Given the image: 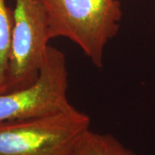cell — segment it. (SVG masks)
<instances>
[{
    "label": "cell",
    "mask_w": 155,
    "mask_h": 155,
    "mask_svg": "<svg viewBox=\"0 0 155 155\" xmlns=\"http://www.w3.org/2000/svg\"><path fill=\"white\" fill-rule=\"evenodd\" d=\"M12 40V11L0 0V93L7 91Z\"/></svg>",
    "instance_id": "6"
},
{
    "label": "cell",
    "mask_w": 155,
    "mask_h": 155,
    "mask_svg": "<svg viewBox=\"0 0 155 155\" xmlns=\"http://www.w3.org/2000/svg\"><path fill=\"white\" fill-rule=\"evenodd\" d=\"M67 90L66 55L49 45L38 77L32 84L0 93V123L72 110L74 106L68 99Z\"/></svg>",
    "instance_id": "3"
},
{
    "label": "cell",
    "mask_w": 155,
    "mask_h": 155,
    "mask_svg": "<svg viewBox=\"0 0 155 155\" xmlns=\"http://www.w3.org/2000/svg\"><path fill=\"white\" fill-rule=\"evenodd\" d=\"M91 128L75 107L48 116L0 123V155H68Z\"/></svg>",
    "instance_id": "2"
},
{
    "label": "cell",
    "mask_w": 155,
    "mask_h": 155,
    "mask_svg": "<svg viewBox=\"0 0 155 155\" xmlns=\"http://www.w3.org/2000/svg\"><path fill=\"white\" fill-rule=\"evenodd\" d=\"M48 14L50 38L63 37L79 47L97 68L104 67L108 43L119 32V0H41Z\"/></svg>",
    "instance_id": "1"
},
{
    "label": "cell",
    "mask_w": 155,
    "mask_h": 155,
    "mask_svg": "<svg viewBox=\"0 0 155 155\" xmlns=\"http://www.w3.org/2000/svg\"><path fill=\"white\" fill-rule=\"evenodd\" d=\"M12 40L7 91L36 80L51 40L48 14L41 0H14Z\"/></svg>",
    "instance_id": "4"
},
{
    "label": "cell",
    "mask_w": 155,
    "mask_h": 155,
    "mask_svg": "<svg viewBox=\"0 0 155 155\" xmlns=\"http://www.w3.org/2000/svg\"><path fill=\"white\" fill-rule=\"evenodd\" d=\"M68 155H137L110 134L91 128L78 140Z\"/></svg>",
    "instance_id": "5"
}]
</instances>
